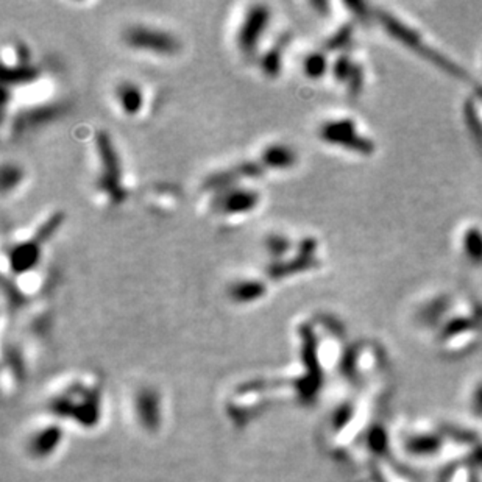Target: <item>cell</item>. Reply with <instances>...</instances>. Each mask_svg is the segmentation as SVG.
<instances>
[{"mask_svg": "<svg viewBox=\"0 0 482 482\" xmlns=\"http://www.w3.org/2000/svg\"><path fill=\"white\" fill-rule=\"evenodd\" d=\"M95 147L100 158V175L97 179V189L104 192L113 204L124 202L125 191L122 186L120 161L111 139L106 133L100 131L95 136Z\"/></svg>", "mask_w": 482, "mask_h": 482, "instance_id": "1", "label": "cell"}, {"mask_svg": "<svg viewBox=\"0 0 482 482\" xmlns=\"http://www.w3.org/2000/svg\"><path fill=\"white\" fill-rule=\"evenodd\" d=\"M319 136L326 144L342 147V149L355 152L358 155H370L375 149L373 140L359 131L356 120L351 118L323 122L319 128Z\"/></svg>", "mask_w": 482, "mask_h": 482, "instance_id": "2", "label": "cell"}, {"mask_svg": "<svg viewBox=\"0 0 482 482\" xmlns=\"http://www.w3.org/2000/svg\"><path fill=\"white\" fill-rule=\"evenodd\" d=\"M124 41L133 49L158 55H173L179 49V42L175 36L164 30L145 27V25L128 27L124 33Z\"/></svg>", "mask_w": 482, "mask_h": 482, "instance_id": "3", "label": "cell"}, {"mask_svg": "<svg viewBox=\"0 0 482 482\" xmlns=\"http://www.w3.org/2000/svg\"><path fill=\"white\" fill-rule=\"evenodd\" d=\"M270 22V8L267 5H253L250 6L243 22L241 25L239 35H237V44L243 55L253 56L258 49L261 36L268 27Z\"/></svg>", "mask_w": 482, "mask_h": 482, "instance_id": "4", "label": "cell"}, {"mask_svg": "<svg viewBox=\"0 0 482 482\" xmlns=\"http://www.w3.org/2000/svg\"><path fill=\"white\" fill-rule=\"evenodd\" d=\"M454 247L460 259L472 267L482 266V225L465 222L454 231Z\"/></svg>", "mask_w": 482, "mask_h": 482, "instance_id": "5", "label": "cell"}, {"mask_svg": "<svg viewBox=\"0 0 482 482\" xmlns=\"http://www.w3.org/2000/svg\"><path fill=\"white\" fill-rule=\"evenodd\" d=\"M259 203V194L256 191L246 189V188H233L223 189L217 192L214 198V208L220 211L222 214L227 216H237V214H246L253 211Z\"/></svg>", "mask_w": 482, "mask_h": 482, "instance_id": "6", "label": "cell"}, {"mask_svg": "<svg viewBox=\"0 0 482 482\" xmlns=\"http://www.w3.org/2000/svg\"><path fill=\"white\" fill-rule=\"evenodd\" d=\"M316 250H317V242L314 241L312 237H306V239H303L300 243L298 253L287 262L284 261L273 262V264L268 267V275L275 280H280L292 273L305 272V270L311 268L314 266V262H316V258H314Z\"/></svg>", "mask_w": 482, "mask_h": 482, "instance_id": "7", "label": "cell"}, {"mask_svg": "<svg viewBox=\"0 0 482 482\" xmlns=\"http://www.w3.org/2000/svg\"><path fill=\"white\" fill-rule=\"evenodd\" d=\"M264 172V166L261 163H243L233 167V169L223 170L211 175L207 182H204V188L211 191L220 192L223 189L233 188L234 183L239 182L242 178H258Z\"/></svg>", "mask_w": 482, "mask_h": 482, "instance_id": "8", "label": "cell"}, {"mask_svg": "<svg viewBox=\"0 0 482 482\" xmlns=\"http://www.w3.org/2000/svg\"><path fill=\"white\" fill-rule=\"evenodd\" d=\"M41 246L42 243L36 237L13 246L8 250V261L13 272L21 275L36 267L41 259Z\"/></svg>", "mask_w": 482, "mask_h": 482, "instance_id": "9", "label": "cell"}, {"mask_svg": "<svg viewBox=\"0 0 482 482\" xmlns=\"http://www.w3.org/2000/svg\"><path fill=\"white\" fill-rule=\"evenodd\" d=\"M331 69L334 79L340 83H346L350 93L355 94L358 91H361L364 81V70L361 66H358L356 63H353L348 55L340 54L336 58V61L332 63Z\"/></svg>", "mask_w": 482, "mask_h": 482, "instance_id": "10", "label": "cell"}, {"mask_svg": "<svg viewBox=\"0 0 482 482\" xmlns=\"http://www.w3.org/2000/svg\"><path fill=\"white\" fill-rule=\"evenodd\" d=\"M261 164L267 169L287 170L297 164V153L284 144H272L262 152Z\"/></svg>", "mask_w": 482, "mask_h": 482, "instance_id": "11", "label": "cell"}, {"mask_svg": "<svg viewBox=\"0 0 482 482\" xmlns=\"http://www.w3.org/2000/svg\"><path fill=\"white\" fill-rule=\"evenodd\" d=\"M63 108L60 105H41L33 109H29L24 114L17 118L16 125L21 130H27V128H35L38 125L47 124V122L55 120L58 115L61 114Z\"/></svg>", "mask_w": 482, "mask_h": 482, "instance_id": "12", "label": "cell"}, {"mask_svg": "<svg viewBox=\"0 0 482 482\" xmlns=\"http://www.w3.org/2000/svg\"><path fill=\"white\" fill-rule=\"evenodd\" d=\"M115 95H118V102L122 108V111L128 115H134L140 111V108H143L144 104V97H143V91H140L139 86L134 85V83L125 81L120 83L118 86V91H115Z\"/></svg>", "mask_w": 482, "mask_h": 482, "instance_id": "13", "label": "cell"}, {"mask_svg": "<svg viewBox=\"0 0 482 482\" xmlns=\"http://www.w3.org/2000/svg\"><path fill=\"white\" fill-rule=\"evenodd\" d=\"M266 294V284L258 280H241L230 287V297L239 303H248L261 298Z\"/></svg>", "mask_w": 482, "mask_h": 482, "instance_id": "14", "label": "cell"}, {"mask_svg": "<svg viewBox=\"0 0 482 482\" xmlns=\"http://www.w3.org/2000/svg\"><path fill=\"white\" fill-rule=\"evenodd\" d=\"M38 77V69L30 63H21L17 66L3 67L2 80L3 85H22V83L33 81Z\"/></svg>", "mask_w": 482, "mask_h": 482, "instance_id": "15", "label": "cell"}, {"mask_svg": "<svg viewBox=\"0 0 482 482\" xmlns=\"http://www.w3.org/2000/svg\"><path fill=\"white\" fill-rule=\"evenodd\" d=\"M303 69L307 79L319 80L326 74L328 70V58L323 52H312L305 58Z\"/></svg>", "mask_w": 482, "mask_h": 482, "instance_id": "16", "label": "cell"}, {"mask_svg": "<svg viewBox=\"0 0 482 482\" xmlns=\"http://www.w3.org/2000/svg\"><path fill=\"white\" fill-rule=\"evenodd\" d=\"M266 248L267 253L272 256L276 262H280L289 253V250L292 248V243L286 236L270 234L266 239Z\"/></svg>", "mask_w": 482, "mask_h": 482, "instance_id": "17", "label": "cell"}, {"mask_svg": "<svg viewBox=\"0 0 482 482\" xmlns=\"http://www.w3.org/2000/svg\"><path fill=\"white\" fill-rule=\"evenodd\" d=\"M281 46H275L268 50L261 61V69L268 77H278L281 70Z\"/></svg>", "mask_w": 482, "mask_h": 482, "instance_id": "18", "label": "cell"}, {"mask_svg": "<svg viewBox=\"0 0 482 482\" xmlns=\"http://www.w3.org/2000/svg\"><path fill=\"white\" fill-rule=\"evenodd\" d=\"M64 220V214L63 213H55L52 217H49L46 222H44L40 230L36 231V234L35 237L38 241H40L41 243H44L46 241H49L50 237H52L55 233H56V230L61 227V223Z\"/></svg>", "mask_w": 482, "mask_h": 482, "instance_id": "19", "label": "cell"}, {"mask_svg": "<svg viewBox=\"0 0 482 482\" xmlns=\"http://www.w3.org/2000/svg\"><path fill=\"white\" fill-rule=\"evenodd\" d=\"M22 179V170L15 164H3L2 167V189L3 192H8L15 189L16 186L21 183Z\"/></svg>", "mask_w": 482, "mask_h": 482, "instance_id": "20", "label": "cell"}]
</instances>
